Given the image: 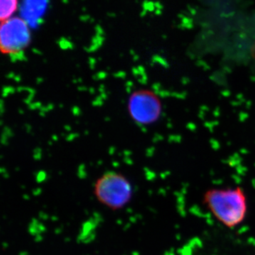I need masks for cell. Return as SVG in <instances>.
Instances as JSON below:
<instances>
[{
    "label": "cell",
    "instance_id": "277c9868",
    "mask_svg": "<svg viewBox=\"0 0 255 255\" xmlns=\"http://www.w3.org/2000/svg\"><path fill=\"white\" fill-rule=\"evenodd\" d=\"M31 41V33L26 21L19 17L1 21L0 48L4 54H13L24 50Z\"/></svg>",
    "mask_w": 255,
    "mask_h": 255
},
{
    "label": "cell",
    "instance_id": "3957f363",
    "mask_svg": "<svg viewBox=\"0 0 255 255\" xmlns=\"http://www.w3.org/2000/svg\"><path fill=\"white\" fill-rule=\"evenodd\" d=\"M128 110L130 117L139 125H150L158 120L162 106L158 96L147 90L134 92L129 97Z\"/></svg>",
    "mask_w": 255,
    "mask_h": 255
},
{
    "label": "cell",
    "instance_id": "5b68a950",
    "mask_svg": "<svg viewBox=\"0 0 255 255\" xmlns=\"http://www.w3.org/2000/svg\"><path fill=\"white\" fill-rule=\"evenodd\" d=\"M18 0H0V19H9L17 10Z\"/></svg>",
    "mask_w": 255,
    "mask_h": 255
},
{
    "label": "cell",
    "instance_id": "6da1fadb",
    "mask_svg": "<svg viewBox=\"0 0 255 255\" xmlns=\"http://www.w3.org/2000/svg\"><path fill=\"white\" fill-rule=\"evenodd\" d=\"M204 204L215 219L231 229L244 222L248 214V198L241 187L209 189L204 194Z\"/></svg>",
    "mask_w": 255,
    "mask_h": 255
},
{
    "label": "cell",
    "instance_id": "7a4b0ae2",
    "mask_svg": "<svg viewBox=\"0 0 255 255\" xmlns=\"http://www.w3.org/2000/svg\"><path fill=\"white\" fill-rule=\"evenodd\" d=\"M95 194L101 204L112 210L123 209L131 200V184L117 172L103 174L96 182Z\"/></svg>",
    "mask_w": 255,
    "mask_h": 255
},
{
    "label": "cell",
    "instance_id": "8992f818",
    "mask_svg": "<svg viewBox=\"0 0 255 255\" xmlns=\"http://www.w3.org/2000/svg\"><path fill=\"white\" fill-rule=\"evenodd\" d=\"M253 54H254V56L255 57V44L254 47H253Z\"/></svg>",
    "mask_w": 255,
    "mask_h": 255
}]
</instances>
